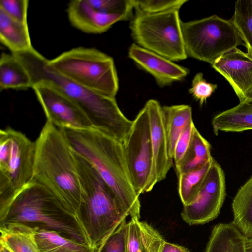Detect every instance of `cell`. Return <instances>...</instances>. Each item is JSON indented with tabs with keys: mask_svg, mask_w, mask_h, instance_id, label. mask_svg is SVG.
<instances>
[{
	"mask_svg": "<svg viewBox=\"0 0 252 252\" xmlns=\"http://www.w3.org/2000/svg\"><path fill=\"white\" fill-rule=\"evenodd\" d=\"M217 86L216 84L207 82L203 78V73L199 72L194 76L189 92L202 106L215 92Z\"/></svg>",
	"mask_w": 252,
	"mask_h": 252,
	"instance_id": "1f68e13d",
	"label": "cell"
},
{
	"mask_svg": "<svg viewBox=\"0 0 252 252\" xmlns=\"http://www.w3.org/2000/svg\"><path fill=\"white\" fill-rule=\"evenodd\" d=\"M195 127L193 121L184 130L179 138L173 156L175 165H177L184 157L190 144L193 129Z\"/></svg>",
	"mask_w": 252,
	"mask_h": 252,
	"instance_id": "836d02e7",
	"label": "cell"
},
{
	"mask_svg": "<svg viewBox=\"0 0 252 252\" xmlns=\"http://www.w3.org/2000/svg\"><path fill=\"white\" fill-rule=\"evenodd\" d=\"M0 252H13L6 245L0 242Z\"/></svg>",
	"mask_w": 252,
	"mask_h": 252,
	"instance_id": "8d00e7d4",
	"label": "cell"
},
{
	"mask_svg": "<svg viewBox=\"0 0 252 252\" xmlns=\"http://www.w3.org/2000/svg\"><path fill=\"white\" fill-rule=\"evenodd\" d=\"M247 238L232 223H219L212 229L205 252H245Z\"/></svg>",
	"mask_w": 252,
	"mask_h": 252,
	"instance_id": "7402d4cb",
	"label": "cell"
},
{
	"mask_svg": "<svg viewBox=\"0 0 252 252\" xmlns=\"http://www.w3.org/2000/svg\"><path fill=\"white\" fill-rule=\"evenodd\" d=\"M71 148L96 170L115 195L123 213L140 216V201L133 185L122 143L94 127L59 128Z\"/></svg>",
	"mask_w": 252,
	"mask_h": 252,
	"instance_id": "7a4b0ae2",
	"label": "cell"
},
{
	"mask_svg": "<svg viewBox=\"0 0 252 252\" xmlns=\"http://www.w3.org/2000/svg\"><path fill=\"white\" fill-rule=\"evenodd\" d=\"M0 242L13 252H41L36 238V227L21 223L0 224Z\"/></svg>",
	"mask_w": 252,
	"mask_h": 252,
	"instance_id": "ac0fdd59",
	"label": "cell"
},
{
	"mask_svg": "<svg viewBox=\"0 0 252 252\" xmlns=\"http://www.w3.org/2000/svg\"><path fill=\"white\" fill-rule=\"evenodd\" d=\"M36 238L41 252H95L88 245L64 237L57 232L36 227Z\"/></svg>",
	"mask_w": 252,
	"mask_h": 252,
	"instance_id": "484cf974",
	"label": "cell"
},
{
	"mask_svg": "<svg viewBox=\"0 0 252 252\" xmlns=\"http://www.w3.org/2000/svg\"><path fill=\"white\" fill-rule=\"evenodd\" d=\"M73 153L82 190L78 218L90 246L96 250L127 216L96 170L84 158L73 150Z\"/></svg>",
	"mask_w": 252,
	"mask_h": 252,
	"instance_id": "5b68a950",
	"label": "cell"
},
{
	"mask_svg": "<svg viewBox=\"0 0 252 252\" xmlns=\"http://www.w3.org/2000/svg\"><path fill=\"white\" fill-rule=\"evenodd\" d=\"M181 29L187 56L211 65L223 54L239 46H245L231 21L216 15L182 22Z\"/></svg>",
	"mask_w": 252,
	"mask_h": 252,
	"instance_id": "ba28073f",
	"label": "cell"
},
{
	"mask_svg": "<svg viewBox=\"0 0 252 252\" xmlns=\"http://www.w3.org/2000/svg\"><path fill=\"white\" fill-rule=\"evenodd\" d=\"M214 134L219 131L242 132L252 130V106L243 102L218 114L212 119Z\"/></svg>",
	"mask_w": 252,
	"mask_h": 252,
	"instance_id": "ffe728a7",
	"label": "cell"
},
{
	"mask_svg": "<svg viewBox=\"0 0 252 252\" xmlns=\"http://www.w3.org/2000/svg\"><path fill=\"white\" fill-rule=\"evenodd\" d=\"M49 65L76 83L115 98L119 81L113 58L93 48L79 47L48 60Z\"/></svg>",
	"mask_w": 252,
	"mask_h": 252,
	"instance_id": "8992f818",
	"label": "cell"
},
{
	"mask_svg": "<svg viewBox=\"0 0 252 252\" xmlns=\"http://www.w3.org/2000/svg\"><path fill=\"white\" fill-rule=\"evenodd\" d=\"M135 12L155 14L178 10L187 0H132Z\"/></svg>",
	"mask_w": 252,
	"mask_h": 252,
	"instance_id": "f1b7e54d",
	"label": "cell"
},
{
	"mask_svg": "<svg viewBox=\"0 0 252 252\" xmlns=\"http://www.w3.org/2000/svg\"><path fill=\"white\" fill-rule=\"evenodd\" d=\"M12 54L26 68L32 85L38 82L51 85L79 107L94 128L122 143L125 141L131 130L133 121L124 115L115 98L88 90L62 75L51 67L48 60L34 48Z\"/></svg>",
	"mask_w": 252,
	"mask_h": 252,
	"instance_id": "6da1fadb",
	"label": "cell"
},
{
	"mask_svg": "<svg viewBox=\"0 0 252 252\" xmlns=\"http://www.w3.org/2000/svg\"><path fill=\"white\" fill-rule=\"evenodd\" d=\"M31 77L13 54L2 53L0 59V90L32 88Z\"/></svg>",
	"mask_w": 252,
	"mask_h": 252,
	"instance_id": "d4e9b609",
	"label": "cell"
},
{
	"mask_svg": "<svg viewBox=\"0 0 252 252\" xmlns=\"http://www.w3.org/2000/svg\"><path fill=\"white\" fill-rule=\"evenodd\" d=\"M169 155L173 160L176 143L186 127L193 122L192 108L187 105L162 107Z\"/></svg>",
	"mask_w": 252,
	"mask_h": 252,
	"instance_id": "44dd1931",
	"label": "cell"
},
{
	"mask_svg": "<svg viewBox=\"0 0 252 252\" xmlns=\"http://www.w3.org/2000/svg\"><path fill=\"white\" fill-rule=\"evenodd\" d=\"M126 233L125 220L102 241L95 252H126Z\"/></svg>",
	"mask_w": 252,
	"mask_h": 252,
	"instance_id": "f546056e",
	"label": "cell"
},
{
	"mask_svg": "<svg viewBox=\"0 0 252 252\" xmlns=\"http://www.w3.org/2000/svg\"><path fill=\"white\" fill-rule=\"evenodd\" d=\"M35 143L33 180L78 219L82 190L72 149L60 129L47 120Z\"/></svg>",
	"mask_w": 252,
	"mask_h": 252,
	"instance_id": "3957f363",
	"label": "cell"
},
{
	"mask_svg": "<svg viewBox=\"0 0 252 252\" xmlns=\"http://www.w3.org/2000/svg\"><path fill=\"white\" fill-rule=\"evenodd\" d=\"M160 252H190L188 249L173 243L165 241Z\"/></svg>",
	"mask_w": 252,
	"mask_h": 252,
	"instance_id": "e575fe53",
	"label": "cell"
},
{
	"mask_svg": "<svg viewBox=\"0 0 252 252\" xmlns=\"http://www.w3.org/2000/svg\"><path fill=\"white\" fill-rule=\"evenodd\" d=\"M230 20L244 42L247 53L252 56V0H237Z\"/></svg>",
	"mask_w": 252,
	"mask_h": 252,
	"instance_id": "83f0119b",
	"label": "cell"
},
{
	"mask_svg": "<svg viewBox=\"0 0 252 252\" xmlns=\"http://www.w3.org/2000/svg\"><path fill=\"white\" fill-rule=\"evenodd\" d=\"M67 11L71 24L89 33H103L116 22L129 19L124 14H109L98 11L87 0L70 1Z\"/></svg>",
	"mask_w": 252,
	"mask_h": 252,
	"instance_id": "2e32d148",
	"label": "cell"
},
{
	"mask_svg": "<svg viewBox=\"0 0 252 252\" xmlns=\"http://www.w3.org/2000/svg\"><path fill=\"white\" fill-rule=\"evenodd\" d=\"M134 189L139 196L153 189V158L148 112L144 106L133 120L130 132L122 143Z\"/></svg>",
	"mask_w": 252,
	"mask_h": 252,
	"instance_id": "30bf717a",
	"label": "cell"
},
{
	"mask_svg": "<svg viewBox=\"0 0 252 252\" xmlns=\"http://www.w3.org/2000/svg\"><path fill=\"white\" fill-rule=\"evenodd\" d=\"M212 67L230 84L240 103L252 90V56L236 48L218 58Z\"/></svg>",
	"mask_w": 252,
	"mask_h": 252,
	"instance_id": "4fadbf2b",
	"label": "cell"
},
{
	"mask_svg": "<svg viewBox=\"0 0 252 252\" xmlns=\"http://www.w3.org/2000/svg\"><path fill=\"white\" fill-rule=\"evenodd\" d=\"M252 106V90L249 94L246 101H245Z\"/></svg>",
	"mask_w": 252,
	"mask_h": 252,
	"instance_id": "74e56055",
	"label": "cell"
},
{
	"mask_svg": "<svg viewBox=\"0 0 252 252\" xmlns=\"http://www.w3.org/2000/svg\"><path fill=\"white\" fill-rule=\"evenodd\" d=\"M27 0H0V9L11 18L23 23H27Z\"/></svg>",
	"mask_w": 252,
	"mask_h": 252,
	"instance_id": "d6a6232c",
	"label": "cell"
},
{
	"mask_svg": "<svg viewBox=\"0 0 252 252\" xmlns=\"http://www.w3.org/2000/svg\"><path fill=\"white\" fill-rule=\"evenodd\" d=\"M232 207V223L246 238H252V176L238 190Z\"/></svg>",
	"mask_w": 252,
	"mask_h": 252,
	"instance_id": "cb8c5ba5",
	"label": "cell"
},
{
	"mask_svg": "<svg viewBox=\"0 0 252 252\" xmlns=\"http://www.w3.org/2000/svg\"><path fill=\"white\" fill-rule=\"evenodd\" d=\"M128 56L141 68L152 75L161 87L182 80L189 73L187 68L136 44L129 47Z\"/></svg>",
	"mask_w": 252,
	"mask_h": 252,
	"instance_id": "9a60e30c",
	"label": "cell"
},
{
	"mask_svg": "<svg viewBox=\"0 0 252 252\" xmlns=\"http://www.w3.org/2000/svg\"><path fill=\"white\" fill-rule=\"evenodd\" d=\"M10 223H21L54 231L90 246L78 219L49 189L34 180L18 194L0 218V224Z\"/></svg>",
	"mask_w": 252,
	"mask_h": 252,
	"instance_id": "277c9868",
	"label": "cell"
},
{
	"mask_svg": "<svg viewBox=\"0 0 252 252\" xmlns=\"http://www.w3.org/2000/svg\"><path fill=\"white\" fill-rule=\"evenodd\" d=\"M147 110L150 127L153 158L154 184L164 180L173 166L168 152L162 106L156 100H149L144 105Z\"/></svg>",
	"mask_w": 252,
	"mask_h": 252,
	"instance_id": "5bb4252c",
	"label": "cell"
},
{
	"mask_svg": "<svg viewBox=\"0 0 252 252\" xmlns=\"http://www.w3.org/2000/svg\"><path fill=\"white\" fill-rule=\"evenodd\" d=\"M213 161L200 168L181 173L177 176L178 193L183 205L190 203L196 197Z\"/></svg>",
	"mask_w": 252,
	"mask_h": 252,
	"instance_id": "4316f807",
	"label": "cell"
},
{
	"mask_svg": "<svg viewBox=\"0 0 252 252\" xmlns=\"http://www.w3.org/2000/svg\"><path fill=\"white\" fill-rule=\"evenodd\" d=\"M32 88L45 114L47 120L59 128L86 129L93 126L79 107L53 86L44 82Z\"/></svg>",
	"mask_w": 252,
	"mask_h": 252,
	"instance_id": "7c38bea8",
	"label": "cell"
},
{
	"mask_svg": "<svg viewBox=\"0 0 252 252\" xmlns=\"http://www.w3.org/2000/svg\"><path fill=\"white\" fill-rule=\"evenodd\" d=\"M165 240L160 233L137 217L126 223V252H160Z\"/></svg>",
	"mask_w": 252,
	"mask_h": 252,
	"instance_id": "e0dca14e",
	"label": "cell"
},
{
	"mask_svg": "<svg viewBox=\"0 0 252 252\" xmlns=\"http://www.w3.org/2000/svg\"><path fill=\"white\" fill-rule=\"evenodd\" d=\"M225 196L224 172L214 159L196 197L190 203L183 205L181 217L189 225L207 223L218 216Z\"/></svg>",
	"mask_w": 252,
	"mask_h": 252,
	"instance_id": "8fae6325",
	"label": "cell"
},
{
	"mask_svg": "<svg viewBox=\"0 0 252 252\" xmlns=\"http://www.w3.org/2000/svg\"><path fill=\"white\" fill-rule=\"evenodd\" d=\"M245 252H252V238L246 239Z\"/></svg>",
	"mask_w": 252,
	"mask_h": 252,
	"instance_id": "d590c367",
	"label": "cell"
},
{
	"mask_svg": "<svg viewBox=\"0 0 252 252\" xmlns=\"http://www.w3.org/2000/svg\"><path fill=\"white\" fill-rule=\"evenodd\" d=\"M0 40L11 53L30 50L32 44L27 23L17 21L0 9Z\"/></svg>",
	"mask_w": 252,
	"mask_h": 252,
	"instance_id": "d6986e66",
	"label": "cell"
},
{
	"mask_svg": "<svg viewBox=\"0 0 252 252\" xmlns=\"http://www.w3.org/2000/svg\"><path fill=\"white\" fill-rule=\"evenodd\" d=\"M181 23L178 10L155 14L136 12L130 28L137 45L172 61H177L187 57Z\"/></svg>",
	"mask_w": 252,
	"mask_h": 252,
	"instance_id": "9c48e42d",
	"label": "cell"
},
{
	"mask_svg": "<svg viewBox=\"0 0 252 252\" xmlns=\"http://www.w3.org/2000/svg\"><path fill=\"white\" fill-rule=\"evenodd\" d=\"M213 160L210 143L195 127L188 149L181 161L175 165L177 176L200 168Z\"/></svg>",
	"mask_w": 252,
	"mask_h": 252,
	"instance_id": "603a6c76",
	"label": "cell"
},
{
	"mask_svg": "<svg viewBox=\"0 0 252 252\" xmlns=\"http://www.w3.org/2000/svg\"><path fill=\"white\" fill-rule=\"evenodd\" d=\"M95 9L109 14H121L128 19L132 16L134 9L132 0H87Z\"/></svg>",
	"mask_w": 252,
	"mask_h": 252,
	"instance_id": "4dcf8cb0",
	"label": "cell"
},
{
	"mask_svg": "<svg viewBox=\"0 0 252 252\" xmlns=\"http://www.w3.org/2000/svg\"><path fill=\"white\" fill-rule=\"evenodd\" d=\"M35 143L11 128L0 131V218L33 180Z\"/></svg>",
	"mask_w": 252,
	"mask_h": 252,
	"instance_id": "52a82bcc",
	"label": "cell"
}]
</instances>
